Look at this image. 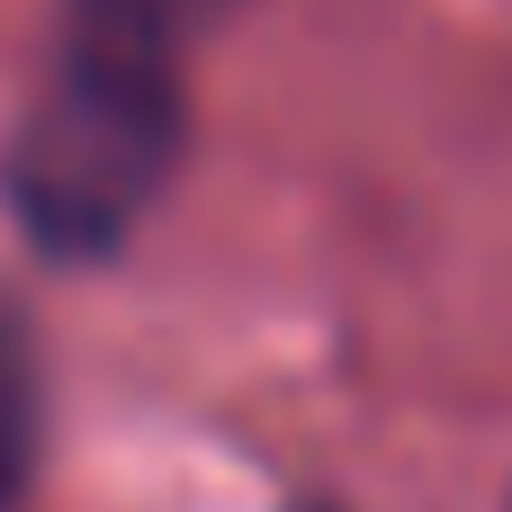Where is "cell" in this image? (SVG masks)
I'll return each instance as SVG.
<instances>
[{"mask_svg": "<svg viewBox=\"0 0 512 512\" xmlns=\"http://www.w3.org/2000/svg\"><path fill=\"white\" fill-rule=\"evenodd\" d=\"M225 0H63L45 81L9 135V207L54 261L117 252L189 126V36Z\"/></svg>", "mask_w": 512, "mask_h": 512, "instance_id": "cell-1", "label": "cell"}, {"mask_svg": "<svg viewBox=\"0 0 512 512\" xmlns=\"http://www.w3.org/2000/svg\"><path fill=\"white\" fill-rule=\"evenodd\" d=\"M36 468V360L18 342V324L0 315V512H18Z\"/></svg>", "mask_w": 512, "mask_h": 512, "instance_id": "cell-2", "label": "cell"}]
</instances>
